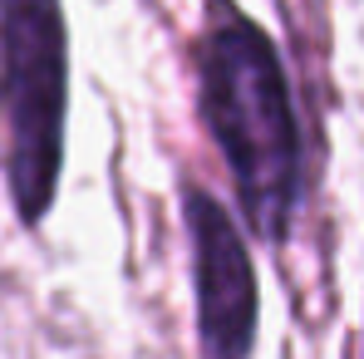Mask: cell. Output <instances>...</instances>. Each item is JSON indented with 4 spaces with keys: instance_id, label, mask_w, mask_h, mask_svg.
Segmentation results:
<instances>
[{
    "instance_id": "3",
    "label": "cell",
    "mask_w": 364,
    "mask_h": 359,
    "mask_svg": "<svg viewBox=\"0 0 364 359\" xmlns=\"http://www.w3.org/2000/svg\"><path fill=\"white\" fill-rule=\"evenodd\" d=\"M187 271H192V315H197V359H251L261 330V281L232 207L197 178L178 182Z\"/></svg>"
},
{
    "instance_id": "1",
    "label": "cell",
    "mask_w": 364,
    "mask_h": 359,
    "mask_svg": "<svg viewBox=\"0 0 364 359\" xmlns=\"http://www.w3.org/2000/svg\"><path fill=\"white\" fill-rule=\"evenodd\" d=\"M192 74L197 119L232 178L246 232L281 251L305 202V128L276 35L237 0H202Z\"/></svg>"
},
{
    "instance_id": "4",
    "label": "cell",
    "mask_w": 364,
    "mask_h": 359,
    "mask_svg": "<svg viewBox=\"0 0 364 359\" xmlns=\"http://www.w3.org/2000/svg\"><path fill=\"white\" fill-rule=\"evenodd\" d=\"M360 359H364V325H360Z\"/></svg>"
},
{
    "instance_id": "2",
    "label": "cell",
    "mask_w": 364,
    "mask_h": 359,
    "mask_svg": "<svg viewBox=\"0 0 364 359\" xmlns=\"http://www.w3.org/2000/svg\"><path fill=\"white\" fill-rule=\"evenodd\" d=\"M69 133L64 0H0V178L15 222L40 232L55 212Z\"/></svg>"
}]
</instances>
